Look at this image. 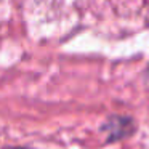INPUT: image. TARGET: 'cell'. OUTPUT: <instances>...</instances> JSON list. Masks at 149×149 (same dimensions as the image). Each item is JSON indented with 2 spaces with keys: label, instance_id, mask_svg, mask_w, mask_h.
<instances>
[{
  "label": "cell",
  "instance_id": "6da1fadb",
  "mask_svg": "<svg viewBox=\"0 0 149 149\" xmlns=\"http://www.w3.org/2000/svg\"><path fill=\"white\" fill-rule=\"evenodd\" d=\"M146 87H148V90H149V69L146 71Z\"/></svg>",
  "mask_w": 149,
  "mask_h": 149
}]
</instances>
